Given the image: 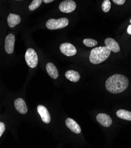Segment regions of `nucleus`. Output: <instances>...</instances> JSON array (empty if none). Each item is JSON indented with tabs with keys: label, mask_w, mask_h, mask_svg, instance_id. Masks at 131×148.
<instances>
[{
	"label": "nucleus",
	"mask_w": 131,
	"mask_h": 148,
	"mask_svg": "<svg viewBox=\"0 0 131 148\" xmlns=\"http://www.w3.org/2000/svg\"><path fill=\"white\" fill-rule=\"evenodd\" d=\"M129 80L128 78L121 75H114L109 77L105 83L106 90L113 94L124 92L128 88Z\"/></svg>",
	"instance_id": "obj_1"
},
{
	"label": "nucleus",
	"mask_w": 131,
	"mask_h": 148,
	"mask_svg": "<svg viewBox=\"0 0 131 148\" xmlns=\"http://www.w3.org/2000/svg\"><path fill=\"white\" fill-rule=\"evenodd\" d=\"M111 51L106 47H98L93 49L90 54V62L94 64H98L108 58Z\"/></svg>",
	"instance_id": "obj_2"
},
{
	"label": "nucleus",
	"mask_w": 131,
	"mask_h": 148,
	"mask_svg": "<svg viewBox=\"0 0 131 148\" xmlns=\"http://www.w3.org/2000/svg\"><path fill=\"white\" fill-rule=\"evenodd\" d=\"M69 24V20L66 18L59 19H50L46 23V27L49 29H57L66 27Z\"/></svg>",
	"instance_id": "obj_3"
},
{
	"label": "nucleus",
	"mask_w": 131,
	"mask_h": 148,
	"mask_svg": "<svg viewBox=\"0 0 131 148\" xmlns=\"http://www.w3.org/2000/svg\"><path fill=\"white\" fill-rule=\"evenodd\" d=\"M25 60L27 65L31 68H35L38 64V56L33 49H28L25 54Z\"/></svg>",
	"instance_id": "obj_4"
},
{
	"label": "nucleus",
	"mask_w": 131,
	"mask_h": 148,
	"mask_svg": "<svg viewBox=\"0 0 131 148\" xmlns=\"http://www.w3.org/2000/svg\"><path fill=\"white\" fill-rule=\"evenodd\" d=\"M60 50L61 52L68 57L73 56L77 53V50L73 44L65 42L62 44L60 46Z\"/></svg>",
	"instance_id": "obj_5"
},
{
	"label": "nucleus",
	"mask_w": 131,
	"mask_h": 148,
	"mask_svg": "<svg viewBox=\"0 0 131 148\" xmlns=\"http://www.w3.org/2000/svg\"><path fill=\"white\" fill-rule=\"evenodd\" d=\"M76 3L73 0H66L62 2L59 5V10L64 13H70L75 10Z\"/></svg>",
	"instance_id": "obj_6"
},
{
	"label": "nucleus",
	"mask_w": 131,
	"mask_h": 148,
	"mask_svg": "<svg viewBox=\"0 0 131 148\" xmlns=\"http://www.w3.org/2000/svg\"><path fill=\"white\" fill-rule=\"evenodd\" d=\"M14 43H15V36L12 34H9L5 38V50L7 53L10 54L14 51Z\"/></svg>",
	"instance_id": "obj_7"
},
{
	"label": "nucleus",
	"mask_w": 131,
	"mask_h": 148,
	"mask_svg": "<svg viewBox=\"0 0 131 148\" xmlns=\"http://www.w3.org/2000/svg\"><path fill=\"white\" fill-rule=\"evenodd\" d=\"M37 111L41 116L43 122L47 124L50 123L51 122V116L47 108L43 105H38Z\"/></svg>",
	"instance_id": "obj_8"
},
{
	"label": "nucleus",
	"mask_w": 131,
	"mask_h": 148,
	"mask_svg": "<svg viewBox=\"0 0 131 148\" xmlns=\"http://www.w3.org/2000/svg\"><path fill=\"white\" fill-rule=\"evenodd\" d=\"M97 121L104 127H108L112 123V120L111 117L107 114L99 113L96 116Z\"/></svg>",
	"instance_id": "obj_9"
},
{
	"label": "nucleus",
	"mask_w": 131,
	"mask_h": 148,
	"mask_svg": "<svg viewBox=\"0 0 131 148\" xmlns=\"http://www.w3.org/2000/svg\"><path fill=\"white\" fill-rule=\"evenodd\" d=\"M105 46H106L111 51L118 53L120 51V47L118 43L112 38H106L105 40Z\"/></svg>",
	"instance_id": "obj_10"
},
{
	"label": "nucleus",
	"mask_w": 131,
	"mask_h": 148,
	"mask_svg": "<svg viewBox=\"0 0 131 148\" xmlns=\"http://www.w3.org/2000/svg\"><path fill=\"white\" fill-rule=\"evenodd\" d=\"M14 106H15V108L17 112L21 114H24L28 111L26 103L21 98H19L15 100V101H14Z\"/></svg>",
	"instance_id": "obj_11"
},
{
	"label": "nucleus",
	"mask_w": 131,
	"mask_h": 148,
	"mask_svg": "<svg viewBox=\"0 0 131 148\" xmlns=\"http://www.w3.org/2000/svg\"><path fill=\"white\" fill-rule=\"evenodd\" d=\"M65 122L67 127L71 132L75 133L76 134H79L81 132V128L80 126L73 119H71V118H67Z\"/></svg>",
	"instance_id": "obj_12"
},
{
	"label": "nucleus",
	"mask_w": 131,
	"mask_h": 148,
	"mask_svg": "<svg viewBox=\"0 0 131 148\" xmlns=\"http://www.w3.org/2000/svg\"><path fill=\"white\" fill-rule=\"evenodd\" d=\"M21 22V18L20 16L15 14H9L8 16L7 17V23L9 27L13 28L17 25V24H20Z\"/></svg>",
	"instance_id": "obj_13"
},
{
	"label": "nucleus",
	"mask_w": 131,
	"mask_h": 148,
	"mask_svg": "<svg viewBox=\"0 0 131 148\" xmlns=\"http://www.w3.org/2000/svg\"><path fill=\"white\" fill-rule=\"evenodd\" d=\"M46 70L49 74V75L54 79H57L59 77V72L54 66V64L52 63H49L46 65Z\"/></svg>",
	"instance_id": "obj_14"
},
{
	"label": "nucleus",
	"mask_w": 131,
	"mask_h": 148,
	"mask_svg": "<svg viewBox=\"0 0 131 148\" xmlns=\"http://www.w3.org/2000/svg\"><path fill=\"white\" fill-rule=\"evenodd\" d=\"M66 77L73 82H77L80 79L79 73L74 70H68L65 73Z\"/></svg>",
	"instance_id": "obj_15"
},
{
	"label": "nucleus",
	"mask_w": 131,
	"mask_h": 148,
	"mask_svg": "<svg viewBox=\"0 0 131 148\" xmlns=\"http://www.w3.org/2000/svg\"><path fill=\"white\" fill-rule=\"evenodd\" d=\"M116 115L120 119L131 121V112L126 110L121 109L116 112Z\"/></svg>",
	"instance_id": "obj_16"
},
{
	"label": "nucleus",
	"mask_w": 131,
	"mask_h": 148,
	"mask_svg": "<svg viewBox=\"0 0 131 148\" xmlns=\"http://www.w3.org/2000/svg\"><path fill=\"white\" fill-rule=\"evenodd\" d=\"M83 42L86 46L89 47H93L97 44V41L91 38H86L83 40Z\"/></svg>",
	"instance_id": "obj_17"
},
{
	"label": "nucleus",
	"mask_w": 131,
	"mask_h": 148,
	"mask_svg": "<svg viewBox=\"0 0 131 148\" xmlns=\"http://www.w3.org/2000/svg\"><path fill=\"white\" fill-rule=\"evenodd\" d=\"M42 1L43 0H33L32 3L30 4V5H29V7H28L29 10L34 11L37 8H38L41 5L42 3Z\"/></svg>",
	"instance_id": "obj_18"
},
{
	"label": "nucleus",
	"mask_w": 131,
	"mask_h": 148,
	"mask_svg": "<svg viewBox=\"0 0 131 148\" xmlns=\"http://www.w3.org/2000/svg\"><path fill=\"white\" fill-rule=\"evenodd\" d=\"M111 8V3L109 0H104L102 4V9L105 12H108L110 11Z\"/></svg>",
	"instance_id": "obj_19"
},
{
	"label": "nucleus",
	"mask_w": 131,
	"mask_h": 148,
	"mask_svg": "<svg viewBox=\"0 0 131 148\" xmlns=\"http://www.w3.org/2000/svg\"><path fill=\"white\" fill-rule=\"evenodd\" d=\"M5 130V124L3 122H0V138H1V136L3 134Z\"/></svg>",
	"instance_id": "obj_20"
},
{
	"label": "nucleus",
	"mask_w": 131,
	"mask_h": 148,
	"mask_svg": "<svg viewBox=\"0 0 131 148\" xmlns=\"http://www.w3.org/2000/svg\"><path fill=\"white\" fill-rule=\"evenodd\" d=\"M112 1L116 4L118 5H123L125 3L126 0H112Z\"/></svg>",
	"instance_id": "obj_21"
},
{
	"label": "nucleus",
	"mask_w": 131,
	"mask_h": 148,
	"mask_svg": "<svg viewBox=\"0 0 131 148\" xmlns=\"http://www.w3.org/2000/svg\"><path fill=\"white\" fill-rule=\"evenodd\" d=\"M127 32L129 35H131V24L128 26L127 28Z\"/></svg>",
	"instance_id": "obj_22"
},
{
	"label": "nucleus",
	"mask_w": 131,
	"mask_h": 148,
	"mask_svg": "<svg viewBox=\"0 0 131 148\" xmlns=\"http://www.w3.org/2000/svg\"><path fill=\"white\" fill-rule=\"evenodd\" d=\"M53 1H54V0H43V1L45 3H51L53 2Z\"/></svg>",
	"instance_id": "obj_23"
},
{
	"label": "nucleus",
	"mask_w": 131,
	"mask_h": 148,
	"mask_svg": "<svg viewBox=\"0 0 131 148\" xmlns=\"http://www.w3.org/2000/svg\"><path fill=\"white\" fill-rule=\"evenodd\" d=\"M16 1H20V0H16Z\"/></svg>",
	"instance_id": "obj_24"
},
{
	"label": "nucleus",
	"mask_w": 131,
	"mask_h": 148,
	"mask_svg": "<svg viewBox=\"0 0 131 148\" xmlns=\"http://www.w3.org/2000/svg\"><path fill=\"white\" fill-rule=\"evenodd\" d=\"M130 23H131V19H130Z\"/></svg>",
	"instance_id": "obj_25"
}]
</instances>
